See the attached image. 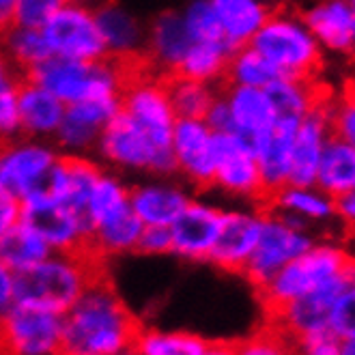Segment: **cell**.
Instances as JSON below:
<instances>
[{
	"label": "cell",
	"mask_w": 355,
	"mask_h": 355,
	"mask_svg": "<svg viewBox=\"0 0 355 355\" xmlns=\"http://www.w3.org/2000/svg\"><path fill=\"white\" fill-rule=\"evenodd\" d=\"M52 254V248L46 243L35 228L19 220L0 237V261L15 274H22Z\"/></svg>",
	"instance_id": "cell-36"
},
{
	"label": "cell",
	"mask_w": 355,
	"mask_h": 355,
	"mask_svg": "<svg viewBox=\"0 0 355 355\" xmlns=\"http://www.w3.org/2000/svg\"><path fill=\"white\" fill-rule=\"evenodd\" d=\"M65 5V0H17L15 24L28 28H44L48 19Z\"/></svg>",
	"instance_id": "cell-45"
},
{
	"label": "cell",
	"mask_w": 355,
	"mask_h": 355,
	"mask_svg": "<svg viewBox=\"0 0 355 355\" xmlns=\"http://www.w3.org/2000/svg\"><path fill=\"white\" fill-rule=\"evenodd\" d=\"M0 52L9 60V65L17 76H26L31 69L41 65L46 58L52 56L50 44L41 28L28 26H9L0 35Z\"/></svg>",
	"instance_id": "cell-33"
},
{
	"label": "cell",
	"mask_w": 355,
	"mask_h": 355,
	"mask_svg": "<svg viewBox=\"0 0 355 355\" xmlns=\"http://www.w3.org/2000/svg\"><path fill=\"white\" fill-rule=\"evenodd\" d=\"M202 355H237L235 343L228 340H207Z\"/></svg>",
	"instance_id": "cell-53"
},
{
	"label": "cell",
	"mask_w": 355,
	"mask_h": 355,
	"mask_svg": "<svg viewBox=\"0 0 355 355\" xmlns=\"http://www.w3.org/2000/svg\"><path fill=\"white\" fill-rule=\"evenodd\" d=\"M171 103L177 119H205L209 106L218 97L220 87L205 85L183 76H168L166 78Z\"/></svg>",
	"instance_id": "cell-39"
},
{
	"label": "cell",
	"mask_w": 355,
	"mask_h": 355,
	"mask_svg": "<svg viewBox=\"0 0 355 355\" xmlns=\"http://www.w3.org/2000/svg\"><path fill=\"white\" fill-rule=\"evenodd\" d=\"M134 65L136 62H121L108 56L101 60H73L52 54L24 78L48 89L69 106L91 99H121Z\"/></svg>",
	"instance_id": "cell-4"
},
{
	"label": "cell",
	"mask_w": 355,
	"mask_h": 355,
	"mask_svg": "<svg viewBox=\"0 0 355 355\" xmlns=\"http://www.w3.org/2000/svg\"><path fill=\"white\" fill-rule=\"evenodd\" d=\"M190 46L192 37L185 28L181 11H164L147 26L142 60L155 73L168 78L177 73L179 62Z\"/></svg>",
	"instance_id": "cell-23"
},
{
	"label": "cell",
	"mask_w": 355,
	"mask_h": 355,
	"mask_svg": "<svg viewBox=\"0 0 355 355\" xmlns=\"http://www.w3.org/2000/svg\"><path fill=\"white\" fill-rule=\"evenodd\" d=\"M171 149L175 175L196 190H209L216 171L214 132L202 119H177Z\"/></svg>",
	"instance_id": "cell-15"
},
{
	"label": "cell",
	"mask_w": 355,
	"mask_h": 355,
	"mask_svg": "<svg viewBox=\"0 0 355 355\" xmlns=\"http://www.w3.org/2000/svg\"><path fill=\"white\" fill-rule=\"evenodd\" d=\"M315 185L331 198L345 192H355V142L334 134L329 136L319 159Z\"/></svg>",
	"instance_id": "cell-31"
},
{
	"label": "cell",
	"mask_w": 355,
	"mask_h": 355,
	"mask_svg": "<svg viewBox=\"0 0 355 355\" xmlns=\"http://www.w3.org/2000/svg\"><path fill=\"white\" fill-rule=\"evenodd\" d=\"M265 93L276 112V121L300 123V119H304L329 91L319 80L278 76Z\"/></svg>",
	"instance_id": "cell-29"
},
{
	"label": "cell",
	"mask_w": 355,
	"mask_h": 355,
	"mask_svg": "<svg viewBox=\"0 0 355 355\" xmlns=\"http://www.w3.org/2000/svg\"><path fill=\"white\" fill-rule=\"evenodd\" d=\"M220 93L224 95L228 110L233 119V132L248 138L250 142L261 138L276 125V112L265 89H248L222 85Z\"/></svg>",
	"instance_id": "cell-26"
},
{
	"label": "cell",
	"mask_w": 355,
	"mask_h": 355,
	"mask_svg": "<svg viewBox=\"0 0 355 355\" xmlns=\"http://www.w3.org/2000/svg\"><path fill=\"white\" fill-rule=\"evenodd\" d=\"M297 123L276 121L274 130L252 140V151L259 164V173L265 185L267 198L288 183L291 173V142Z\"/></svg>",
	"instance_id": "cell-27"
},
{
	"label": "cell",
	"mask_w": 355,
	"mask_h": 355,
	"mask_svg": "<svg viewBox=\"0 0 355 355\" xmlns=\"http://www.w3.org/2000/svg\"><path fill=\"white\" fill-rule=\"evenodd\" d=\"M351 284H355V276L334 280L325 286L310 291L308 295H302L291 304L282 306L280 310L267 315V319H269L267 323L276 325L280 331H284L286 336L293 340L327 331V319H329L331 304Z\"/></svg>",
	"instance_id": "cell-19"
},
{
	"label": "cell",
	"mask_w": 355,
	"mask_h": 355,
	"mask_svg": "<svg viewBox=\"0 0 355 355\" xmlns=\"http://www.w3.org/2000/svg\"><path fill=\"white\" fill-rule=\"evenodd\" d=\"M62 315L15 302L0 317V355H60Z\"/></svg>",
	"instance_id": "cell-8"
},
{
	"label": "cell",
	"mask_w": 355,
	"mask_h": 355,
	"mask_svg": "<svg viewBox=\"0 0 355 355\" xmlns=\"http://www.w3.org/2000/svg\"><path fill=\"white\" fill-rule=\"evenodd\" d=\"M11 76H17V73H15L13 67L9 65V60L3 56V52H0V82H5V80L11 78Z\"/></svg>",
	"instance_id": "cell-54"
},
{
	"label": "cell",
	"mask_w": 355,
	"mask_h": 355,
	"mask_svg": "<svg viewBox=\"0 0 355 355\" xmlns=\"http://www.w3.org/2000/svg\"><path fill=\"white\" fill-rule=\"evenodd\" d=\"M41 31L54 56L73 60H101L108 56L93 7L65 3Z\"/></svg>",
	"instance_id": "cell-13"
},
{
	"label": "cell",
	"mask_w": 355,
	"mask_h": 355,
	"mask_svg": "<svg viewBox=\"0 0 355 355\" xmlns=\"http://www.w3.org/2000/svg\"><path fill=\"white\" fill-rule=\"evenodd\" d=\"M209 5L218 17L224 41L231 50L250 46V41L271 13L267 0H209Z\"/></svg>",
	"instance_id": "cell-28"
},
{
	"label": "cell",
	"mask_w": 355,
	"mask_h": 355,
	"mask_svg": "<svg viewBox=\"0 0 355 355\" xmlns=\"http://www.w3.org/2000/svg\"><path fill=\"white\" fill-rule=\"evenodd\" d=\"M297 13L325 56L345 58L353 54L355 3L351 0H308L302 9H297Z\"/></svg>",
	"instance_id": "cell-18"
},
{
	"label": "cell",
	"mask_w": 355,
	"mask_h": 355,
	"mask_svg": "<svg viewBox=\"0 0 355 355\" xmlns=\"http://www.w3.org/2000/svg\"><path fill=\"white\" fill-rule=\"evenodd\" d=\"M99 276H103V261L93 257L89 250L52 252L28 271L17 274L15 300L65 315Z\"/></svg>",
	"instance_id": "cell-2"
},
{
	"label": "cell",
	"mask_w": 355,
	"mask_h": 355,
	"mask_svg": "<svg viewBox=\"0 0 355 355\" xmlns=\"http://www.w3.org/2000/svg\"><path fill=\"white\" fill-rule=\"evenodd\" d=\"M205 347L207 338L198 334L140 325L132 349L138 355H202Z\"/></svg>",
	"instance_id": "cell-37"
},
{
	"label": "cell",
	"mask_w": 355,
	"mask_h": 355,
	"mask_svg": "<svg viewBox=\"0 0 355 355\" xmlns=\"http://www.w3.org/2000/svg\"><path fill=\"white\" fill-rule=\"evenodd\" d=\"M181 15L192 41H224L220 22L209 0H192V3L185 5Z\"/></svg>",
	"instance_id": "cell-41"
},
{
	"label": "cell",
	"mask_w": 355,
	"mask_h": 355,
	"mask_svg": "<svg viewBox=\"0 0 355 355\" xmlns=\"http://www.w3.org/2000/svg\"><path fill=\"white\" fill-rule=\"evenodd\" d=\"M136 252L138 254H147V257L171 254V231H168V226H142Z\"/></svg>",
	"instance_id": "cell-46"
},
{
	"label": "cell",
	"mask_w": 355,
	"mask_h": 355,
	"mask_svg": "<svg viewBox=\"0 0 355 355\" xmlns=\"http://www.w3.org/2000/svg\"><path fill=\"white\" fill-rule=\"evenodd\" d=\"M334 205V220L345 226H353L355 222V192H345L331 198Z\"/></svg>",
	"instance_id": "cell-51"
},
{
	"label": "cell",
	"mask_w": 355,
	"mask_h": 355,
	"mask_svg": "<svg viewBox=\"0 0 355 355\" xmlns=\"http://www.w3.org/2000/svg\"><path fill=\"white\" fill-rule=\"evenodd\" d=\"M58 155L52 140L17 136L0 142V190L17 200L44 190Z\"/></svg>",
	"instance_id": "cell-12"
},
{
	"label": "cell",
	"mask_w": 355,
	"mask_h": 355,
	"mask_svg": "<svg viewBox=\"0 0 355 355\" xmlns=\"http://www.w3.org/2000/svg\"><path fill=\"white\" fill-rule=\"evenodd\" d=\"M351 3H355V0H351Z\"/></svg>",
	"instance_id": "cell-57"
},
{
	"label": "cell",
	"mask_w": 355,
	"mask_h": 355,
	"mask_svg": "<svg viewBox=\"0 0 355 355\" xmlns=\"http://www.w3.org/2000/svg\"><path fill=\"white\" fill-rule=\"evenodd\" d=\"M101 171L103 166L93 155L60 153L46 179V192L54 200L62 202L65 207L87 218L85 214L87 196Z\"/></svg>",
	"instance_id": "cell-24"
},
{
	"label": "cell",
	"mask_w": 355,
	"mask_h": 355,
	"mask_svg": "<svg viewBox=\"0 0 355 355\" xmlns=\"http://www.w3.org/2000/svg\"><path fill=\"white\" fill-rule=\"evenodd\" d=\"M231 52L233 50L224 41H192V46L187 48L185 56L181 58L175 76L222 87Z\"/></svg>",
	"instance_id": "cell-34"
},
{
	"label": "cell",
	"mask_w": 355,
	"mask_h": 355,
	"mask_svg": "<svg viewBox=\"0 0 355 355\" xmlns=\"http://www.w3.org/2000/svg\"><path fill=\"white\" fill-rule=\"evenodd\" d=\"M121 355H138V353H136L134 349H130V351H125V353H121Z\"/></svg>",
	"instance_id": "cell-56"
},
{
	"label": "cell",
	"mask_w": 355,
	"mask_h": 355,
	"mask_svg": "<svg viewBox=\"0 0 355 355\" xmlns=\"http://www.w3.org/2000/svg\"><path fill=\"white\" fill-rule=\"evenodd\" d=\"M15 282L17 274L0 261V317L17 302L15 300Z\"/></svg>",
	"instance_id": "cell-49"
},
{
	"label": "cell",
	"mask_w": 355,
	"mask_h": 355,
	"mask_svg": "<svg viewBox=\"0 0 355 355\" xmlns=\"http://www.w3.org/2000/svg\"><path fill=\"white\" fill-rule=\"evenodd\" d=\"M214 151L216 171L211 187L250 205H265L267 192L250 140L237 132L214 134Z\"/></svg>",
	"instance_id": "cell-11"
},
{
	"label": "cell",
	"mask_w": 355,
	"mask_h": 355,
	"mask_svg": "<svg viewBox=\"0 0 355 355\" xmlns=\"http://www.w3.org/2000/svg\"><path fill=\"white\" fill-rule=\"evenodd\" d=\"M121 110L147 132L159 147H171L177 114L173 110L166 78L140 60L132 67L121 93Z\"/></svg>",
	"instance_id": "cell-7"
},
{
	"label": "cell",
	"mask_w": 355,
	"mask_h": 355,
	"mask_svg": "<svg viewBox=\"0 0 355 355\" xmlns=\"http://www.w3.org/2000/svg\"><path fill=\"white\" fill-rule=\"evenodd\" d=\"M19 220L46 239L52 252L89 250L91 224L85 216L54 200L46 187L19 200Z\"/></svg>",
	"instance_id": "cell-10"
},
{
	"label": "cell",
	"mask_w": 355,
	"mask_h": 355,
	"mask_svg": "<svg viewBox=\"0 0 355 355\" xmlns=\"http://www.w3.org/2000/svg\"><path fill=\"white\" fill-rule=\"evenodd\" d=\"M271 211L288 214L310 228L315 224H329L334 220V205L331 196L319 190L317 185H291L286 183L278 192L271 194L265 205Z\"/></svg>",
	"instance_id": "cell-30"
},
{
	"label": "cell",
	"mask_w": 355,
	"mask_h": 355,
	"mask_svg": "<svg viewBox=\"0 0 355 355\" xmlns=\"http://www.w3.org/2000/svg\"><path fill=\"white\" fill-rule=\"evenodd\" d=\"M327 331H331L340 340L355 338V284L347 286L334 300L327 319Z\"/></svg>",
	"instance_id": "cell-43"
},
{
	"label": "cell",
	"mask_w": 355,
	"mask_h": 355,
	"mask_svg": "<svg viewBox=\"0 0 355 355\" xmlns=\"http://www.w3.org/2000/svg\"><path fill=\"white\" fill-rule=\"evenodd\" d=\"M329 128L331 134L343 140L355 142V97L351 93V85L340 95L329 99Z\"/></svg>",
	"instance_id": "cell-44"
},
{
	"label": "cell",
	"mask_w": 355,
	"mask_h": 355,
	"mask_svg": "<svg viewBox=\"0 0 355 355\" xmlns=\"http://www.w3.org/2000/svg\"><path fill=\"white\" fill-rule=\"evenodd\" d=\"M312 243H315V235H312L310 228H297L284 222L278 214L265 209L259 241L241 274L254 288H261L286 263L306 252Z\"/></svg>",
	"instance_id": "cell-9"
},
{
	"label": "cell",
	"mask_w": 355,
	"mask_h": 355,
	"mask_svg": "<svg viewBox=\"0 0 355 355\" xmlns=\"http://www.w3.org/2000/svg\"><path fill=\"white\" fill-rule=\"evenodd\" d=\"M250 46L278 71V76L319 80L325 65L321 46L295 9H271Z\"/></svg>",
	"instance_id": "cell-5"
},
{
	"label": "cell",
	"mask_w": 355,
	"mask_h": 355,
	"mask_svg": "<svg viewBox=\"0 0 355 355\" xmlns=\"http://www.w3.org/2000/svg\"><path fill=\"white\" fill-rule=\"evenodd\" d=\"M295 349L297 355H343V340L331 331H321L295 340Z\"/></svg>",
	"instance_id": "cell-47"
},
{
	"label": "cell",
	"mask_w": 355,
	"mask_h": 355,
	"mask_svg": "<svg viewBox=\"0 0 355 355\" xmlns=\"http://www.w3.org/2000/svg\"><path fill=\"white\" fill-rule=\"evenodd\" d=\"M130 209V183L110 168H103L87 196L85 214L93 226Z\"/></svg>",
	"instance_id": "cell-35"
},
{
	"label": "cell",
	"mask_w": 355,
	"mask_h": 355,
	"mask_svg": "<svg viewBox=\"0 0 355 355\" xmlns=\"http://www.w3.org/2000/svg\"><path fill=\"white\" fill-rule=\"evenodd\" d=\"M121 110V99H91L65 106V114L52 138L65 155H91L101 130Z\"/></svg>",
	"instance_id": "cell-17"
},
{
	"label": "cell",
	"mask_w": 355,
	"mask_h": 355,
	"mask_svg": "<svg viewBox=\"0 0 355 355\" xmlns=\"http://www.w3.org/2000/svg\"><path fill=\"white\" fill-rule=\"evenodd\" d=\"M209 128H211L214 134H222V132H233V119H231V110H228V103L224 99V95L218 91V97L214 99V103L209 106L205 119H202Z\"/></svg>",
	"instance_id": "cell-48"
},
{
	"label": "cell",
	"mask_w": 355,
	"mask_h": 355,
	"mask_svg": "<svg viewBox=\"0 0 355 355\" xmlns=\"http://www.w3.org/2000/svg\"><path fill=\"white\" fill-rule=\"evenodd\" d=\"M93 153L103 168H110L114 173H136L149 177L175 175L173 149L159 147L123 110H119L101 130Z\"/></svg>",
	"instance_id": "cell-6"
},
{
	"label": "cell",
	"mask_w": 355,
	"mask_h": 355,
	"mask_svg": "<svg viewBox=\"0 0 355 355\" xmlns=\"http://www.w3.org/2000/svg\"><path fill=\"white\" fill-rule=\"evenodd\" d=\"M192 194L173 177H151L130 183V209L142 226H171Z\"/></svg>",
	"instance_id": "cell-21"
},
{
	"label": "cell",
	"mask_w": 355,
	"mask_h": 355,
	"mask_svg": "<svg viewBox=\"0 0 355 355\" xmlns=\"http://www.w3.org/2000/svg\"><path fill=\"white\" fill-rule=\"evenodd\" d=\"M142 233V222L134 216L132 209L123 211L110 220H103L91 228L89 252L99 261L112 257L134 254Z\"/></svg>",
	"instance_id": "cell-32"
},
{
	"label": "cell",
	"mask_w": 355,
	"mask_h": 355,
	"mask_svg": "<svg viewBox=\"0 0 355 355\" xmlns=\"http://www.w3.org/2000/svg\"><path fill=\"white\" fill-rule=\"evenodd\" d=\"M19 80H22V76H11L5 82H0V142L19 136Z\"/></svg>",
	"instance_id": "cell-42"
},
{
	"label": "cell",
	"mask_w": 355,
	"mask_h": 355,
	"mask_svg": "<svg viewBox=\"0 0 355 355\" xmlns=\"http://www.w3.org/2000/svg\"><path fill=\"white\" fill-rule=\"evenodd\" d=\"M276 78H278V71L271 67L252 46H243L231 52L222 85L267 89Z\"/></svg>",
	"instance_id": "cell-38"
},
{
	"label": "cell",
	"mask_w": 355,
	"mask_h": 355,
	"mask_svg": "<svg viewBox=\"0 0 355 355\" xmlns=\"http://www.w3.org/2000/svg\"><path fill=\"white\" fill-rule=\"evenodd\" d=\"M349 276H355V263L349 248L336 239H315L306 252L286 263L274 278L257 291L265 312L271 315L293 300L308 295L310 291Z\"/></svg>",
	"instance_id": "cell-3"
},
{
	"label": "cell",
	"mask_w": 355,
	"mask_h": 355,
	"mask_svg": "<svg viewBox=\"0 0 355 355\" xmlns=\"http://www.w3.org/2000/svg\"><path fill=\"white\" fill-rule=\"evenodd\" d=\"M235 349L237 355H297L295 340L271 323L237 340Z\"/></svg>",
	"instance_id": "cell-40"
},
{
	"label": "cell",
	"mask_w": 355,
	"mask_h": 355,
	"mask_svg": "<svg viewBox=\"0 0 355 355\" xmlns=\"http://www.w3.org/2000/svg\"><path fill=\"white\" fill-rule=\"evenodd\" d=\"M265 220L263 205H248L241 209H224L216 243L209 252L207 263L222 271L241 274L250 254L259 241Z\"/></svg>",
	"instance_id": "cell-14"
},
{
	"label": "cell",
	"mask_w": 355,
	"mask_h": 355,
	"mask_svg": "<svg viewBox=\"0 0 355 355\" xmlns=\"http://www.w3.org/2000/svg\"><path fill=\"white\" fill-rule=\"evenodd\" d=\"M329 99L331 91L295 125L293 142H291V185H315L323 147L331 136Z\"/></svg>",
	"instance_id": "cell-20"
},
{
	"label": "cell",
	"mask_w": 355,
	"mask_h": 355,
	"mask_svg": "<svg viewBox=\"0 0 355 355\" xmlns=\"http://www.w3.org/2000/svg\"><path fill=\"white\" fill-rule=\"evenodd\" d=\"M19 136L52 140L65 114V103L37 82L22 78L17 91Z\"/></svg>",
	"instance_id": "cell-25"
},
{
	"label": "cell",
	"mask_w": 355,
	"mask_h": 355,
	"mask_svg": "<svg viewBox=\"0 0 355 355\" xmlns=\"http://www.w3.org/2000/svg\"><path fill=\"white\" fill-rule=\"evenodd\" d=\"M65 3H71V5H85V7H97V5L103 3V0H65Z\"/></svg>",
	"instance_id": "cell-55"
},
{
	"label": "cell",
	"mask_w": 355,
	"mask_h": 355,
	"mask_svg": "<svg viewBox=\"0 0 355 355\" xmlns=\"http://www.w3.org/2000/svg\"><path fill=\"white\" fill-rule=\"evenodd\" d=\"M17 0H0V35L15 24Z\"/></svg>",
	"instance_id": "cell-52"
},
{
	"label": "cell",
	"mask_w": 355,
	"mask_h": 355,
	"mask_svg": "<svg viewBox=\"0 0 355 355\" xmlns=\"http://www.w3.org/2000/svg\"><path fill=\"white\" fill-rule=\"evenodd\" d=\"M222 211V207L192 196L168 226L171 254L194 263L207 261L220 231Z\"/></svg>",
	"instance_id": "cell-16"
},
{
	"label": "cell",
	"mask_w": 355,
	"mask_h": 355,
	"mask_svg": "<svg viewBox=\"0 0 355 355\" xmlns=\"http://www.w3.org/2000/svg\"><path fill=\"white\" fill-rule=\"evenodd\" d=\"M19 222V200L0 190V237Z\"/></svg>",
	"instance_id": "cell-50"
},
{
	"label": "cell",
	"mask_w": 355,
	"mask_h": 355,
	"mask_svg": "<svg viewBox=\"0 0 355 355\" xmlns=\"http://www.w3.org/2000/svg\"><path fill=\"white\" fill-rule=\"evenodd\" d=\"M93 11L108 58L121 62L142 60L147 26L116 0H103L101 5L93 7Z\"/></svg>",
	"instance_id": "cell-22"
},
{
	"label": "cell",
	"mask_w": 355,
	"mask_h": 355,
	"mask_svg": "<svg viewBox=\"0 0 355 355\" xmlns=\"http://www.w3.org/2000/svg\"><path fill=\"white\" fill-rule=\"evenodd\" d=\"M138 329L140 321L103 274L62 315L60 355H121L134 347Z\"/></svg>",
	"instance_id": "cell-1"
}]
</instances>
